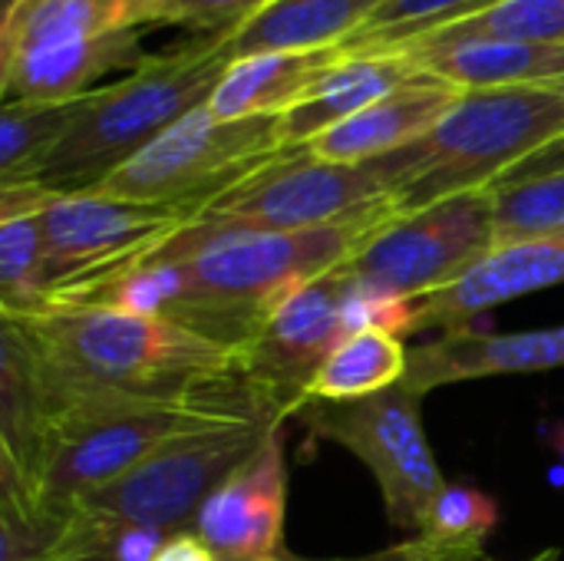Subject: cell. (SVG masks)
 Here are the masks:
<instances>
[{
    "instance_id": "cell-1",
    "label": "cell",
    "mask_w": 564,
    "mask_h": 561,
    "mask_svg": "<svg viewBox=\"0 0 564 561\" xmlns=\"http://www.w3.org/2000/svg\"><path fill=\"white\" fill-rule=\"evenodd\" d=\"M393 218H400L393 198L354 218L297 231L235 228L195 218L155 251L185 265L198 298L195 331L245 350L281 298L347 265Z\"/></svg>"
},
{
    "instance_id": "cell-2",
    "label": "cell",
    "mask_w": 564,
    "mask_h": 561,
    "mask_svg": "<svg viewBox=\"0 0 564 561\" xmlns=\"http://www.w3.org/2000/svg\"><path fill=\"white\" fill-rule=\"evenodd\" d=\"M23 324L83 400L202 403L245 377L241 350L159 317L63 304Z\"/></svg>"
},
{
    "instance_id": "cell-3",
    "label": "cell",
    "mask_w": 564,
    "mask_h": 561,
    "mask_svg": "<svg viewBox=\"0 0 564 561\" xmlns=\"http://www.w3.org/2000/svg\"><path fill=\"white\" fill-rule=\"evenodd\" d=\"M228 66L231 56L221 36H198L172 53L149 56L126 79L93 89L76 126L30 182L59 195L93 192L165 129L205 106Z\"/></svg>"
},
{
    "instance_id": "cell-4",
    "label": "cell",
    "mask_w": 564,
    "mask_h": 561,
    "mask_svg": "<svg viewBox=\"0 0 564 561\" xmlns=\"http://www.w3.org/2000/svg\"><path fill=\"white\" fill-rule=\"evenodd\" d=\"M564 136V86L463 89L453 109L420 142L393 152L400 215L449 195L492 188L519 162Z\"/></svg>"
},
{
    "instance_id": "cell-5",
    "label": "cell",
    "mask_w": 564,
    "mask_h": 561,
    "mask_svg": "<svg viewBox=\"0 0 564 561\" xmlns=\"http://www.w3.org/2000/svg\"><path fill=\"white\" fill-rule=\"evenodd\" d=\"M245 413H278L245 377L202 403L89 397L53 430L36 473V499L50 509L73 513L86 496L116 483L165 443Z\"/></svg>"
},
{
    "instance_id": "cell-6",
    "label": "cell",
    "mask_w": 564,
    "mask_h": 561,
    "mask_svg": "<svg viewBox=\"0 0 564 561\" xmlns=\"http://www.w3.org/2000/svg\"><path fill=\"white\" fill-rule=\"evenodd\" d=\"M149 56L139 26L122 23V0H3V103L73 99L106 69L135 73Z\"/></svg>"
},
{
    "instance_id": "cell-7",
    "label": "cell",
    "mask_w": 564,
    "mask_h": 561,
    "mask_svg": "<svg viewBox=\"0 0 564 561\" xmlns=\"http://www.w3.org/2000/svg\"><path fill=\"white\" fill-rule=\"evenodd\" d=\"M278 152H284L278 142V116L218 119L205 103L93 192L122 202L188 208L198 215L208 202L258 172Z\"/></svg>"
},
{
    "instance_id": "cell-8",
    "label": "cell",
    "mask_w": 564,
    "mask_h": 561,
    "mask_svg": "<svg viewBox=\"0 0 564 561\" xmlns=\"http://www.w3.org/2000/svg\"><path fill=\"white\" fill-rule=\"evenodd\" d=\"M281 420L284 417L278 413H245L185 433L116 483L86 496L76 509L159 529L165 536L195 532V519L208 496L258 453L271 427Z\"/></svg>"
},
{
    "instance_id": "cell-9",
    "label": "cell",
    "mask_w": 564,
    "mask_h": 561,
    "mask_svg": "<svg viewBox=\"0 0 564 561\" xmlns=\"http://www.w3.org/2000/svg\"><path fill=\"white\" fill-rule=\"evenodd\" d=\"M420 393L397 384L383 393L347 403H307V433L354 453L377 479L387 516L397 529L420 536L446 476L436 466L420 417Z\"/></svg>"
},
{
    "instance_id": "cell-10",
    "label": "cell",
    "mask_w": 564,
    "mask_h": 561,
    "mask_svg": "<svg viewBox=\"0 0 564 561\" xmlns=\"http://www.w3.org/2000/svg\"><path fill=\"white\" fill-rule=\"evenodd\" d=\"M397 188V155L344 165L314 159L304 149H284L225 195L208 202L198 218L235 228L297 231L354 218L377 202L393 198Z\"/></svg>"
},
{
    "instance_id": "cell-11",
    "label": "cell",
    "mask_w": 564,
    "mask_h": 561,
    "mask_svg": "<svg viewBox=\"0 0 564 561\" xmlns=\"http://www.w3.org/2000/svg\"><path fill=\"white\" fill-rule=\"evenodd\" d=\"M496 248L492 188L449 195L383 225L344 271L370 288L426 298L463 281Z\"/></svg>"
},
{
    "instance_id": "cell-12",
    "label": "cell",
    "mask_w": 564,
    "mask_h": 561,
    "mask_svg": "<svg viewBox=\"0 0 564 561\" xmlns=\"http://www.w3.org/2000/svg\"><path fill=\"white\" fill-rule=\"evenodd\" d=\"M195 218L188 208L122 202L96 192L59 195L40 215L53 308L142 261Z\"/></svg>"
},
{
    "instance_id": "cell-13",
    "label": "cell",
    "mask_w": 564,
    "mask_h": 561,
    "mask_svg": "<svg viewBox=\"0 0 564 561\" xmlns=\"http://www.w3.org/2000/svg\"><path fill=\"white\" fill-rule=\"evenodd\" d=\"M350 278L344 268L301 284L281 298L241 350V374L288 420L307 403V384L324 360L350 337L344 324V294Z\"/></svg>"
},
{
    "instance_id": "cell-14",
    "label": "cell",
    "mask_w": 564,
    "mask_h": 561,
    "mask_svg": "<svg viewBox=\"0 0 564 561\" xmlns=\"http://www.w3.org/2000/svg\"><path fill=\"white\" fill-rule=\"evenodd\" d=\"M284 423H274L258 453L241 463L202 506L195 536L218 561H291L284 546L288 516V446Z\"/></svg>"
},
{
    "instance_id": "cell-15",
    "label": "cell",
    "mask_w": 564,
    "mask_h": 561,
    "mask_svg": "<svg viewBox=\"0 0 564 561\" xmlns=\"http://www.w3.org/2000/svg\"><path fill=\"white\" fill-rule=\"evenodd\" d=\"M79 403L83 397L56 374L30 327L0 317V466L13 470L33 496L50 436Z\"/></svg>"
},
{
    "instance_id": "cell-16",
    "label": "cell",
    "mask_w": 564,
    "mask_h": 561,
    "mask_svg": "<svg viewBox=\"0 0 564 561\" xmlns=\"http://www.w3.org/2000/svg\"><path fill=\"white\" fill-rule=\"evenodd\" d=\"M564 284V228L492 248L463 281L420 298L416 334L426 327H463L516 298Z\"/></svg>"
},
{
    "instance_id": "cell-17",
    "label": "cell",
    "mask_w": 564,
    "mask_h": 561,
    "mask_svg": "<svg viewBox=\"0 0 564 561\" xmlns=\"http://www.w3.org/2000/svg\"><path fill=\"white\" fill-rule=\"evenodd\" d=\"M558 367H564V324L516 334H489L476 331L473 324H463L446 331L440 341L413 347L403 384L426 397L430 390L446 384L542 374Z\"/></svg>"
},
{
    "instance_id": "cell-18",
    "label": "cell",
    "mask_w": 564,
    "mask_h": 561,
    "mask_svg": "<svg viewBox=\"0 0 564 561\" xmlns=\"http://www.w3.org/2000/svg\"><path fill=\"white\" fill-rule=\"evenodd\" d=\"M459 96H463L459 86L423 69L406 86L393 89L390 96L377 99L354 119L327 129L324 136H317L301 149L324 162H344V165L373 162L433 132V126L453 109Z\"/></svg>"
},
{
    "instance_id": "cell-19",
    "label": "cell",
    "mask_w": 564,
    "mask_h": 561,
    "mask_svg": "<svg viewBox=\"0 0 564 561\" xmlns=\"http://www.w3.org/2000/svg\"><path fill=\"white\" fill-rule=\"evenodd\" d=\"M420 73L423 69L406 53H344L297 106L278 116L281 149H301L314 142Z\"/></svg>"
},
{
    "instance_id": "cell-20",
    "label": "cell",
    "mask_w": 564,
    "mask_h": 561,
    "mask_svg": "<svg viewBox=\"0 0 564 561\" xmlns=\"http://www.w3.org/2000/svg\"><path fill=\"white\" fill-rule=\"evenodd\" d=\"M344 56V46L324 50H278L231 60L215 86L208 109L218 119H258L284 116L297 106L314 83Z\"/></svg>"
},
{
    "instance_id": "cell-21",
    "label": "cell",
    "mask_w": 564,
    "mask_h": 561,
    "mask_svg": "<svg viewBox=\"0 0 564 561\" xmlns=\"http://www.w3.org/2000/svg\"><path fill=\"white\" fill-rule=\"evenodd\" d=\"M387 0H274L248 26L225 40L228 56L278 50H324L350 40Z\"/></svg>"
},
{
    "instance_id": "cell-22",
    "label": "cell",
    "mask_w": 564,
    "mask_h": 561,
    "mask_svg": "<svg viewBox=\"0 0 564 561\" xmlns=\"http://www.w3.org/2000/svg\"><path fill=\"white\" fill-rule=\"evenodd\" d=\"M406 56L459 89L564 86L562 43H459Z\"/></svg>"
},
{
    "instance_id": "cell-23",
    "label": "cell",
    "mask_w": 564,
    "mask_h": 561,
    "mask_svg": "<svg viewBox=\"0 0 564 561\" xmlns=\"http://www.w3.org/2000/svg\"><path fill=\"white\" fill-rule=\"evenodd\" d=\"M410 350L400 337L380 331L350 334L307 384V403H347L403 384ZM304 403V407H307Z\"/></svg>"
},
{
    "instance_id": "cell-24",
    "label": "cell",
    "mask_w": 564,
    "mask_h": 561,
    "mask_svg": "<svg viewBox=\"0 0 564 561\" xmlns=\"http://www.w3.org/2000/svg\"><path fill=\"white\" fill-rule=\"evenodd\" d=\"M459 43H562L564 0H499L463 20L436 26L393 53L443 50Z\"/></svg>"
},
{
    "instance_id": "cell-25",
    "label": "cell",
    "mask_w": 564,
    "mask_h": 561,
    "mask_svg": "<svg viewBox=\"0 0 564 561\" xmlns=\"http://www.w3.org/2000/svg\"><path fill=\"white\" fill-rule=\"evenodd\" d=\"M93 89L73 99H17L0 109V185L30 182L43 159L66 139Z\"/></svg>"
},
{
    "instance_id": "cell-26",
    "label": "cell",
    "mask_w": 564,
    "mask_h": 561,
    "mask_svg": "<svg viewBox=\"0 0 564 561\" xmlns=\"http://www.w3.org/2000/svg\"><path fill=\"white\" fill-rule=\"evenodd\" d=\"M53 311L40 218L0 222V317L33 321Z\"/></svg>"
},
{
    "instance_id": "cell-27",
    "label": "cell",
    "mask_w": 564,
    "mask_h": 561,
    "mask_svg": "<svg viewBox=\"0 0 564 561\" xmlns=\"http://www.w3.org/2000/svg\"><path fill=\"white\" fill-rule=\"evenodd\" d=\"M499 0H387L350 40H344V53H393L410 40L463 20L476 10H486Z\"/></svg>"
},
{
    "instance_id": "cell-28",
    "label": "cell",
    "mask_w": 564,
    "mask_h": 561,
    "mask_svg": "<svg viewBox=\"0 0 564 561\" xmlns=\"http://www.w3.org/2000/svg\"><path fill=\"white\" fill-rule=\"evenodd\" d=\"M172 536L73 509L69 529L46 561H152Z\"/></svg>"
},
{
    "instance_id": "cell-29",
    "label": "cell",
    "mask_w": 564,
    "mask_h": 561,
    "mask_svg": "<svg viewBox=\"0 0 564 561\" xmlns=\"http://www.w3.org/2000/svg\"><path fill=\"white\" fill-rule=\"evenodd\" d=\"M492 212H496V248L562 231L564 169L516 185H492Z\"/></svg>"
},
{
    "instance_id": "cell-30",
    "label": "cell",
    "mask_w": 564,
    "mask_h": 561,
    "mask_svg": "<svg viewBox=\"0 0 564 561\" xmlns=\"http://www.w3.org/2000/svg\"><path fill=\"white\" fill-rule=\"evenodd\" d=\"M499 522H502V509L496 496H489L473 483L446 479L420 536L446 549H486Z\"/></svg>"
},
{
    "instance_id": "cell-31",
    "label": "cell",
    "mask_w": 564,
    "mask_h": 561,
    "mask_svg": "<svg viewBox=\"0 0 564 561\" xmlns=\"http://www.w3.org/2000/svg\"><path fill=\"white\" fill-rule=\"evenodd\" d=\"M69 516L40 499L0 496V561H46L66 536Z\"/></svg>"
},
{
    "instance_id": "cell-32",
    "label": "cell",
    "mask_w": 564,
    "mask_h": 561,
    "mask_svg": "<svg viewBox=\"0 0 564 561\" xmlns=\"http://www.w3.org/2000/svg\"><path fill=\"white\" fill-rule=\"evenodd\" d=\"M416 304H420V298L390 294V291H380V288H370V284H360V281L350 278V288L344 294L347 334L380 331V334H390V337L403 341V337L416 334Z\"/></svg>"
},
{
    "instance_id": "cell-33",
    "label": "cell",
    "mask_w": 564,
    "mask_h": 561,
    "mask_svg": "<svg viewBox=\"0 0 564 561\" xmlns=\"http://www.w3.org/2000/svg\"><path fill=\"white\" fill-rule=\"evenodd\" d=\"M274 0H165L155 7L149 23H175L188 26L202 36H235L241 26H248L261 10H268Z\"/></svg>"
},
{
    "instance_id": "cell-34",
    "label": "cell",
    "mask_w": 564,
    "mask_h": 561,
    "mask_svg": "<svg viewBox=\"0 0 564 561\" xmlns=\"http://www.w3.org/2000/svg\"><path fill=\"white\" fill-rule=\"evenodd\" d=\"M56 198H59V192H53L43 182H7V185H0V222L40 218Z\"/></svg>"
},
{
    "instance_id": "cell-35",
    "label": "cell",
    "mask_w": 564,
    "mask_h": 561,
    "mask_svg": "<svg viewBox=\"0 0 564 561\" xmlns=\"http://www.w3.org/2000/svg\"><path fill=\"white\" fill-rule=\"evenodd\" d=\"M486 549H446V546H436L423 536H413L400 546H390V549H380L373 555H364V559H344V561H469L476 555H482Z\"/></svg>"
},
{
    "instance_id": "cell-36",
    "label": "cell",
    "mask_w": 564,
    "mask_h": 561,
    "mask_svg": "<svg viewBox=\"0 0 564 561\" xmlns=\"http://www.w3.org/2000/svg\"><path fill=\"white\" fill-rule=\"evenodd\" d=\"M564 169V136L549 142L545 149H539L535 155H529L525 162H519L512 172H506L496 185H516V182H529V179H542V175H552V172H562Z\"/></svg>"
},
{
    "instance_id": "cell-37",
    "label": "cell",
    "mask_w": 564,
    "mask_h": 561,
    "mask_svg": "<svg viewBox=\"0 0 564 561\" xmlns=\"http://www.w3.org/2000/svg\"><path fill=\"white\" fill-rule=\"evenodd\" d=\"M152 561H218L212 555V549L195 536V532H185V536H172L159 555Z\"/></svg>"
},
{
    "instance_id": "cell-38",
    "label": "cell",
    "mask_w": 564,
    "mask_h": 561,
    "mask_svg": "<svg viewBox=\"0 0 564 561\" xmlns=\"http://www.w3.org/2000/svg\"><path fill=\"white\" fill-rule=\"evenodd\" d=\"M542 436H545V443H549V446L555 450V456H558V466L549 470V479H552V486L564 489V423H545Z\"/></svg>"
},
{
    "instance_id": "cell-39",
    "label": "cell",
    "mask_w": 564,
    "mask_h": 561,
    "mask_svg": "<svg viewBox=\"0 0 564 561\" xmlns=\"http://www.w3.org/2000/svg\"><path fill=\"white\" fill-rule=\"evenodd\" d=\"M165 0H122V23L126 26H142L155 13V7Z\"/></svg>"
},
{
    "instance_id": "cell-40",
    "label": "cell",
    "mask_w": 564,
    "mask_h": 561,
    "mask_svg": "<svg viewBox=\"0 0 564 561\" xmlns=\"http://www.w3.org/2000/svg\"><path fill=\"white\" fill-rule=\"evenodd\" d=\"M555 559H558V552H555V549H549V552H542V555H535V559H529V561H555ZM469 561H492V559L482 552V555H476V559H469Z\"/></svg>"
},
{
    "instance_id": "cell-41",
    "label": "cell",
    "mask_w": 564,
    "mask_h": 561,
    "mask_svg": "<svg viewBox=\"0 0 564 561\" xmlns=\"http://www.w3.org/2000/svg\"><path fill=\"white\" fill-rule=\"evenodd\" d=\"M291 561H307V559H297V555H294V559H291Z\"/></svg>"
}]
</instances>
